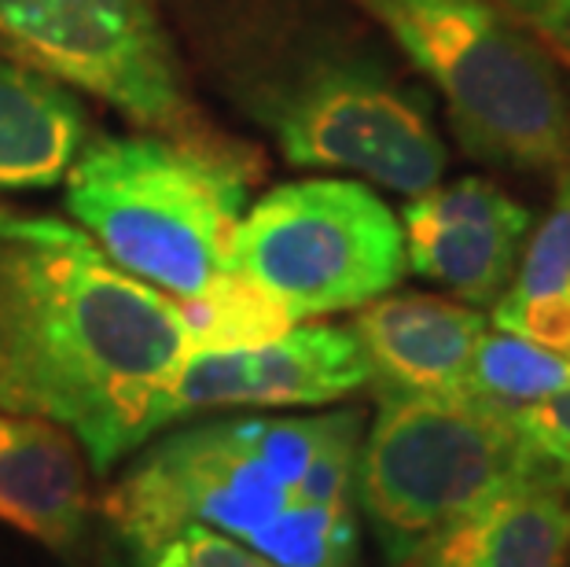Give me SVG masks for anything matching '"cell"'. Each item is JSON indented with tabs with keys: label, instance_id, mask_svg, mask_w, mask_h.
Masks as SVG:
<instances>
[{
	"label": "cell",
	"instance_id": "1",
	"mask_svg": "<svg viewBox=\"0 0 570 567\" xmlns=\"http://www.w3.org/2000/svg\"><path fill=\"white\" fill-rule=\"evenodd\" d=\"M166 19L206 89L287 166L361 174L402 196L442 185L431 96L346 0H169Z\"/></svg>",
	"mask_w": 570,
	"mask_h": 567
},
{
	"label": "cell",
	"instance_id": "2",
	"mask_svg": "<svg viewBox=\"0 0 570 567\" xmlns=\"http://www.w3.org/2000/svg\"><path fill=\"white\" fill-rule=\"evenodd\" d=\"M188 358L180 306L56 214L0 207V409L45 417L96 472L155 431Z\"/></svg>",
	"mask_w": 570,
	"mask_h": 567
},
{
	"label": "cell",
	"instance_id": "3",
	"mask_svg": "<svg viewBox=\"0 0 570 567\" xmlns=\"http://www.w3.org/2000/svg\"><path fill=\"white\" fill-rule=\"evenodd\" d=\"M262 159L222 133L89 137L63 177V207L118 270L174 303L228 273V247Z\"/></svg>",
	"mask_w": 570,
	"mask_h": 567
},
{
	"label": "cell",
	"instance_id": "4",
	"mask_svg": "<svg viewBox=\"0 0 570 567\" xmlns=\"http://www.w3.org/2000/svg\"><path fill=\"white\" fill-rule=\"evenodd\" d=\"M428 86L471 159L527 174L570 166V89L549 48L493 0H346Z\"/></svg>",
	"mask_w": 570,
	"mask_h": 567
},
{
	"label": "cell",
	"instance_id": "5",
	"mask_svg": "<svg viewBox=\"0 0 570 567\" xmlns=\"http://www.w3.org/2000/svg\"><path fill=\"white\" fill-rule=\"evenodd\" d=\"M343 413L236 417L174 431L104 493L107 524L132 553L188 524L254 549L287 512L317 505L306 476Z\"/></svg>",
	"mask_w": 570,
	"mask_h": 567
},
{
	"label": "cell",
	"instance_id": "6",
	"mask_svg": "<svg viewBox=\"0 0 570 567\" xmlns=\"http://www.w3.org/2000/svg\"><path fill=\"white\" fill-rule=\"evenodd\" d=\"M530 479L563 487L512 409L475 394H380L357 450L354 493L394 567L442 527Z\"/></svg>",
	"mask_w": 570,
	"mask_h": 567
},
{
	"label": "cell",
	"instance_id": "7",
	"mask_svg": "<svg viewBox=\"0 0 570 567\" xmlns=\"http://www.w3.org/2000/svg\"><path fill=\"white\" fill-rule=\"evenodd\" d=\"M228 265L295 321L361 310L405 276L402 222L354 177H302L254 199Z\"/></svg>",
	"mask_w": 570,
	"mask_h": 567
},
{
	"label": "cell",
	"instance_id": "8",
	"mask_svg": "<svg viewBox=\"0 0 570 567\" xmlns=\"http://www.w3.org/2000/svg\"><path fill=\"white\" fill-rule=\"evenodd\" d=\"M0 59L78 96H92L137 129L214 137L163 0H0Z\"/></svg>",
	"mask_w": 570,
	"mask_h": 567
},
{
	"label": "cell",
	"instance_id": "9",
	"mask_svg": "<svg viewBox=\"0 0 570 567\" xmlns=\"http://www.w3.org/2000/svg\"><path fill=\"white\" fill-rule=\"evenodd\" d=\"M372 383L357 335L335 324H302L244 350L188 354L155 405V431L222 409H313Z\"/></svg>",
	"mask_w": 570,
	"mask_h": 567
},
{
	"label": "cell",
	"instance_id": "10",
	"mask_svg": "<svg viewBox=\"0 0 570 567\" xmlns=\"http://www.w3.org/2000/svg\"><path fill=\"white\" fill-rule=\"evenodd\" d=\"M405 265L468 306H493L512 284L533 214L487 177H460L409 196L402 207Z\"/></svg>",
	"mask_w": 570,
	"mask_h": 567
},
{
	"label": "cell",
	"instance_id": "11",
	"mask_svg": "<svg viewBox=\"0 0 570 567\" xmlns=\"http://www.w3.org/2000/svg\"><path fill=\"white\" fill-rule=\"evenodd\" d=\"M350 332L380 394H464L487 317L453 299L386 292L357 310Z\"/></svg>",
	"mask_w": 570,
	"mask_h": 567
},
{
	"label": "cell",
	"instance_id": "12",
	"mask_svg": "<svg viewBox=\"0 0 570 567\" xmlns=\"http://www.w3.org/2000/svg\"><path fill=\"white\" fill-rule=\"evenodd\" d=\"M89 516V472L81 446L45 417L0 409V524L41 546H78Z\"/></svg>",
	"mask_w": 570,
	"mask_h": 567
},
{
	"label": "cell",
	"instance_id": "13",
	"mask_svg": "<svg viewBox=\"0 0 570 567\" xmlns=\"http://www.w3.org/2000/svg\"><path fill=\"white\" fill-rule=\"evenodd\" d=\"M567 490L530 479L442 527L394 567H567Z\"/></svg>",
	"mask_w": 570,
	"mask_h": 567
},
{
	"label": "cell",
	"instance_id": "14",
	"mask_svg": "<svg viewBox=\"0 0 570 567\" xmlns=\"http://www.w3.org/2000/svg\"><path fill=\"white\" fill-rule=\"evenodd\" d=\"M89 137L92 118L78 92L0 59V196L63 185Z\"/></svg>",
	"mask_w": 570,
	"mask_h": 567
},
{
	"label": "cell",
	"instance_id": "15",
	"mask_svg": "<svg viewBox=\"0 0 570 567\" xmlns=\"http://www.w3.org/2000/svg\"><path fill=\"white\" fill-rule=\"evenodd\" d=\"M556 199L493 303V329L556 354H570V166L556 174Z\"/></svg>",
	"mask_w": 570,
	"mask_h": 567
},
{
	"label": "cell",
	"instance_id": "16",
	"mask_svg": "<svg viewBox=\"0 0 570 567\" xmlns=\"http://www.w3.org/2000/svg\"><path fill=\"white\" fill-rule=\"evenodd\" d=\"M177 306L185 317L188 354L262 346L295 329V317L236 270L222 273L203 295Z\"/></svg>",
	"mask_w": 570,
	"mask_h": 567
},
{
	"label": "cell",
	"instance_id": "17",
	"mask_svg": "<svg viewBox=\"0 0 570 567\" xmlns=\"http://www.w3.org/2000/svg\"><path fill=\"white\" fill-rule=\"evenodd\" d=\"M570 383V358L544 350L530 340H519L512 332H482V340L471 358V372L464 394H475L482 402L501 409H523L549 398Z\"/></svg>",
	"mask_w": 570,
	"mask_h": 567
},
{
	"label": "cell",
	"instance_id": "18",
	"mask_svg": "<svg viewBox=\"0 0 570 567\" xmlns=\"http://www.w3.org/2000/svg\"><path fill=\"white\" fill-rule=\"evenodd\" d=\"M140 567H281L222 530L188 524L137 553Z\"/></svg>",
	"mask_w": 570,
	"mask_h": 567
},
{
	"label": "cell",
	"instance_id": "19",
	"mask_svg": "<svg viewBox=\"0 0 570 567\" xmlns=\"http://www.w3.org/2000/svg\"><path fill=\"white\" fill-rule=\"evenodd\" d=\"M519 428H523L527 442L560 472L563 487L570 493V383L552 391L541 402L512 409Z\"/></svg>",
	"mask_w": 570,
	"mask_h": 567
},
{
	"label": "cell",
	"instance_id": "20",
	"mask_svg": "<svg viewBox=\"0 0 570 567\" xmlns=\"http://www.w3.org/2000/svg\"><path fill=\"white\" fill-rule=\"evenodd\" d=\"M515 27L549 48L552 59L570 63V0H493Z\"/></svg>",
	"mask_w": 570,
	"mask_h": 567
},
{
	"label": "cell",
	"instance_id": "21",
	"mask_svg": "<svg viewBox=\"0 0 570 567\" xmlns=\"http://www.w3.org/2000/svg\"><path fill=\"white\" fill-rule=\"evenodd\" d=\"M563 67H570V63H563Z\"/></svg>",
	"mask_w": 570,
	"mask_h": 567
}]
</instances>
